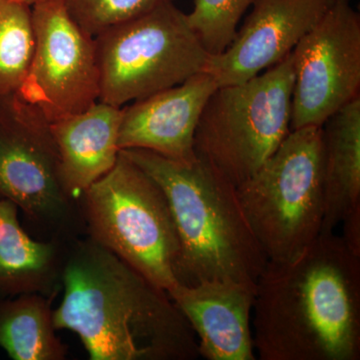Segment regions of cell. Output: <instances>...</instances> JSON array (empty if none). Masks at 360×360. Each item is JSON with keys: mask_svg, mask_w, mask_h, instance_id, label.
I'll use <instances>...</instances> for the list:
<instances>
[{"mask_svg": "<svg viewBox=\"0 0 360 360\" xmlns=\"http://www.w3.org/2000/svg\"><path fill=\"white\" fill-rule=\"evenodd\" d=\"M58 330L79 338L91 360H193L198 338L167 291L89 236L70 245Z\"/></svg>", "mask_w": 360, "mask_h": 360, "instance_id": "cell-1", "label": "cell"}, {"mask_svg": "<svg viewBox=\"0 0 360 360\" xmlns=\"http://www.w3.org/2000/svg\"><path fill=\"white\" fill-rule=\"evenodd\" d=\"M252 333L262 360H359L360 257L323 231L292 259L267 260Z\"/></svg>", "mask_w": 360, "mask_h": 360, "instance_id": "cell-2", "label": "cell"}, {"mask_svg": "<svg viewBox=\"0 0 360 360\" xmlns=\"http://www.w3.org/2000/svg\"><path fill=\"white\" fill-rule=\"evenodd\" d=\"M120 153L155 180L167 198L179 243V284L229 281L257 290L267 258L236 187L198 158L184 163L146 149Z\"/></svg>", "mask_w": 360, "mask_h": 360, "instance_id": "cell-3", "label": "cell"}, {"mask_svg": "<svg viewBox=\"0 0 360 360\" xmlns=\"http://www.w3.org/2000/svg\"><path fill=\"white\" fill-rule=\"evenodd\" d=\"M85 236L165 290L179 284V243L160 186L120 151L115 167L79 198Z\"/></svg>", "mask_w": 360, "mask_h": 360, "instance_id": "cell-4", "label": "cell"}, {"mask_svg": "<svg viewBox=\"0 0 360 360\" xmlns=\"http://www.w3.org/2000/svg\"><path fill=\"white\" fill-rule=\"evenodd\" d=\"M236 191L267 260L283 262L297 257L323 224L321 127L290 130Z\"/></svg>", "mask_w": 360, "mask_h": 360, "instance_id": "cell-5", "label": "cell"}, {"mask_svg": "<svg viewBox=\"0 0 360 360\" xmlns=\"http://www.w3.org/2000/svg\"><path fill=\"white\" fill-rule=\"evenodd\" d=\"M292 86L291 53L245 82L217 86L196 127V156L240 186L290 134Z\"/></svg>", "mask_w": 360, "mask_h": 360, "instance_id": "cell-6", "label": "cell"}, {"mask_svg": "<svg viewBox=\"0 0 360 360\" xmlns=\"http://www.w3.org/2000/svg\"><path fill=\"white\" fill-rule=\"evenodd\" d=\"M94 44L99 101L116 108L207 70L212 56L174 2L104 30Z\"/></svg>", "mask_w": 360, "mask_h": 360, "instance_id": "cell-7", "label": "cell"}, {"mask_svg": "<svg viewBox=\"0 0 360 360\" xmlns=\"http://www.w3.org/2000/svg\"><path fill=\"white\" fill-rule=\"evenodd\" d=\"M22 213L26 231L44 240L85 236L79 200L66 193L51 123L18 94L0 96V200Z\"/></svg>", "mask_w": 360, "mask_h": 360, "instance_id": "cell-8", "label": "cell"}, {"mask_svg": "<svg viewBox=\"0 0 360 360\" xmlns=\"http://www.w3.org/2000/svg\"><path fill=\"white\" fill-rule=\"evenodd\" d=\"M32 11L34 49L16 94L52 123L99 101L96 44L63 0L40 2Z\"/></svg>", "mask_w": 360, "mask_h": 360, "instance_id": "cell-9", "label": "cell"}, {"mask_svg": "<svg viewBox=\"0 0 360 360\" xmlns=\"http://www.w3.org/2000/svg\"><path fill=\"white\" fill-rule=\"evenodd\" d=\"M291 59L290 130L322 127L360 96V15L350 0H330Z\"/></svg>", "mask_w": 360, "mask_h": 360, "instance_id": "cell-10", "label": "cell"}, {"mask_svg": "<svg viewBox=\"0 0 360 360\" xmlns=\"http://www.w3.org/2000/svg\"><path fill=\"white\" fill-rule=\"evenodd\" d=\"M330 0H255L231 44L210 56L217 86L245 82L291 53L321 20Z\"/></svg>", "mask_w": 360, "mask_h": 360, "instance_id": "cell-11", "label": "cell"}, {"mask_svg": "<svg viewBox=\"0 0 360 360\" xmlns=\"http://www.w3.org/2000/svg\"><path fill=\"white\" fill-rule=\"evenodd\" d=\"M217 89L203 71L186 82L123 106L118 148H139L179 162L191 163L201 113Z\"/></svg>", "mask_w": 360, "mask_h": 360, "instance_id": "cell-12", "label": "cell"}, {"mask_svg": "<svg viewBox=\"0 0 360 360\" xmlns=\"http://www.w3.org/2000/svg\"><path fill=\"white\" fill-rule=\"evenodd\" d=\"M208 360H255L252 311L255 291L229 281L176 284L167 291Z\"/></svg>", "mask_w": 360, "mask_h": 360, "instance_id": "cell-13", "label": "cell"}, {"mask_svg": "<svg viewBox=\"0 0 360 360\" xmlns=\"http://www.w3.org/2000/svg\"><path fill=\"white\" fill-rule=\"evenodd\" d=\"M122 113V108L98 101L82 112L51 123L61 181L75 200L115 167Z\"/></svg>", "mask_w": 360, "mask_h": 360, "instance_id": "cell-14", "label": "cell"}, {"mask_svg": "<svg viewBox=\"0 0 360 360\" xmlns=\"http://www.w3.org/2000/svg\"><path fill=\"white\" fill-rule=\"evenodd\" d=\"M72 243L33 238L21 224L18 206L0 200V298L34 293L56 298Z\"/></svg>", "mask_w": 360, "mask_h": 360, "instance_id": "cell-15", "label": "cell"}, {"mask_svg": "<svg viewBox=\"0 0 360 360\" xmlns=\"http://www.w3.org/2000/svg\"><path fill=\"white\" fill-rule=\"evenodd\" d=\"M324 219L321 232L333 231L360 205V96L321 127Z\"/></svg>", "mask_w": 360, "mask_h": 360, "instance_id": "cell-16", "label": "cell"}, {"mask_svg": "<svg viewBox=\"0 0 360 360\" xmlns=\"http://www.w3.org/2000/svg\"><path fill=\"white\" fill-rule=\"evenodd\" d=\"M54 300L37 293L0 298V347L11 359H68V345L56 335Z\"/></svg>", "mask_w": 360, "mask_h": 360, "instance_id": "cell-17", "label": "cell"}, {"mask_svg": "<svg viewBox=\"0 0 360 360\" xmlns=\"http://www.w3.org/2000/svg\"><path fill=\"white\" fill-rule=\"evenodd\" d=\"M34 49L32 6L0 0V96L18 94Z\"/></svg>", "mask_w": 360, "mask_h": 360, "instance_id": "cell-18", "label": "cell"}, {"mask_svg": "<svg viewBox=\"0 0 360 360\" xmlns=\"http://www.w3.org/2000/svg\"><path fill=\"white\" fill-rule=\"evenodd\" d=\"M255 0H193L187 22L210 56L222 53L231 44L239 22Z\"/></svg>", "mask_w": 360, "mask_h": 360, "instance_id": "cell-19", "label": "cell"}, {"mask_svg": "<svg viewBox=\"0 0 360 360\" xmlns=\"http://www.w3.org/2000/svg\"><path fill=\"white\" fill-rule=\"evenodd\" d=\"M72 20L90 37L174 0H63Z\"/></svg>", "mask_w": 360, "mask_h": 360, "instance_id": "cell-20", "label": "cell"}, {"mask_svg": "<svg viewBox=\"0 0 360 360\" xmlns=\"http://www.w3.org/2000/svg\"><path fill=\"white\" fill-rule=\"evenodd\" d=\"M341 224L343 233L341 236L345 245L354 255L360 257V205L355 206L345 215Z\"/></svg>", "mask_w": 360, "mask_h": 360, "instance_id": "cell-21", "label": "cell"}, {"mask_svg": "<svg viewBox=\"0 0 360 360\" xmlns=\"http://www.w3.org/2000/svg\"><path fill=\"white\" fill-rule=\"evenodd\" d=\"M15 1L25 4L26 6H35V4H40V2L46 1V0H15Z\"/></svg>", "mask_w": 360, "mask_h": 360, "instance_id": "cell-22", "label": "cell"}]
</instances>
